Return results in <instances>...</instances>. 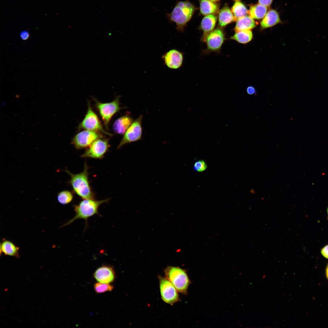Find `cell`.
Instances as JSON below:
<instances>
[{"label": "cell", "mask_w": 328, "mask_h": 328, "mask_svg": "<svg viewBox=\"0 0 328 328\" xmlns=\"http://www.w3.org/2000/svg\"><path fill=\"white\" fill-rule=\"evenodd\" d=\"M88 167L85 162L84 169L80 173L73 174L67 169L65 171L70 176L68 183L71 186L74 193L83 199H94L95 194L88 179Z\"/></svg>", "instance_id": "1"}, {"label": "cell", "mask_w": 328, "mask_h": 328, "mask_svg": "<svg viewBox=\"0 0 328 328\" xmlns=\"http://www.w3.org/2000/svg\"><path fill=\"white\" fill-rule=\"evenodd\" d=\"M109 199L96 200L94 199H84L79 203L74 206L75 215L62 227L70 224L75 220L83 219L87 221L90 217L98 214V209L100 205L108 201Z\"/></svg>", "instance_id": "2"}, {"label": "cell", "mask_w": 328, "mask_h": 328, "mask_svg": "<svg viewBox=\"0 0 328 328\" xmlns=\"http://www.w3.org/2000/svg\"><path fill=\"white\" fill-rule=\"evenodd\" d=\"M195 10L194 6L188 1L178 2L171 13L168 14L170 20L175 23L177 29L182 31L191 18Z\"/></svg>", "instance_id": "3"}, {"label": "cell", "mask_w": 328, "mask_h": 328, "mask_svg": "<svg viewBox=\"0 0 328 328\" xmlns=\"http://www.w3.org/2000/svg\"><path fill=\"white\" fill-rule=\"evenodd\" d=\"M166 277L179 292L186 293L190 281L184 270L178 267L169 266L165 270Z\"/></svg>", "instance_id": "4"}, {"label": "cell", "mask_w": 328, "mask_h": 328, "mask_svg": "<svg viewBox=\"0 0 328 328\" xmlns=\"http://www.w3.org/2000/svg\"><path fill=\"white\" fill-rule=\"evenodd\" d=\"M225 39L223 31L220 28H217L203 35L201 40L205 43L208 52H218Z\"/></svg>", "instance_id": "5"}, {"label": "cell", "mask_w": 328, "mask_h": 328, "mask_svg": "<svg viewBox=\"0 0 328 328\" xmlns=\"http://www.w3.org/2000/svg\"><path fill=\"white\" fill-rule=\"evenodd\" d=\"M109 147L108 139L99 138L88 147L80 157L83 158L102 159L108 151Z\"/></svg>", "instance_id": "6"}, {"label": "cell", "mask_w": 328, "mask_h": 328, "mask_svg": "<svg viewBox=\"0 0 328 328\" xmlns=\"http://www.w3.org/2000/svg\"><path fill=\"white\" fill-rule=\"evenodd\" d=\"M94 101L96 107L107 127L112 116L121 109L120 105L119 97L116 98L109 103H102L95 99Z\"/></svg>", "instance_id": "7"}, {"label": "cell", "mask_w": 328, "mask_h": 328, "mask_svg": "<svg viewBox=\"0 0 328 328\" xmlns=\"http://www.w3.org/2000/svg\"><path fill=\"white\" fill-rule=\"evenodd\" d=\"M142 115H140L133 122L124 134L117 149H119L124 145L135 142L142 138V128L141 126Z\"/></svg>", "instance_id": "8"}, {"label": "cell", "mask_w": 328, "mask_h": 328, "mask_svg": "<svg viewBox=\"0 0 328 328\" xmlns=\"http://www.w3.org/2000/svg\"><path fill=\"white\" fill-rule=\"evenodd\" d=\"M78 128L95 132L100 131L107 135H111V134L104 130L97 115L92 109L89 104H88L87 112L79 125Z\"/></svg>", "instance_id": "9"}, {"label": "cell", "mask_w": 328, "mask_h": 328, "mask_svg": "<svg viewBox=\"0 0 328 328\" xmlns=\"http://www.w3.org/2000/svg\"><path fill=\"white\" fill-rule=\"evenodd\" d=\"M102 138L97 132L86 130L76 134L71 144L77 149H81L89 146L95 141Z\"/></svg>", "instance_id": "10"}, {"label": "cell", "mask_w": 328, "mask_h": 328, "mask_svg": "<svg viewBox=\"0 0 328 328\" xmlns=\"http://www.w3.org/2000/svg\"><path fill=\"white\" fill-rule=\"evenodd\" d=\"M159 279L161 295L163 301L169 304L177 302L179 296L174 285L166 277L160 276Z\"/></svg>", "instance_id": "11"}, {"label": "cell", "mask_w": 328, "mask_h": 328, "mask_svg": "<svg viewBox=\"0 0 328 328\" xmlns=\"http://www.w3.org/2000/svg\"><path fill=\"white\" fill-rule=\"evenodd\" d=\"M165 65L169 68L176 69L182 65L183 57V53L178 50L173 49L166 53L162 56Z\"/></svg>", "instance_id": "12"}, {"label": "cell", "mask_w": 328, "mask_h": 328, "mask_svg": "<svg viewBox=\"0 0 328 328\" xmlns=\"http://www.w3.org/2000/svg\"><path fill=\"white\" fill-rule=\"evenodd\" d=\"M94 277L99 282L109 283L114 281L115 273L112 268L104 265L96 270L94 274Z\"/></svg>", "instance_id": "13"}, {"label": "cell", "mask_w": 328, "mask_h": 328, "mask_svg": "<svg viewBox=\"0 0 328 328\" xmlns=\"http://www.w3.org/2000/svg\"><path fill=\"white\" fill-rule=\"evenodd\" d=\"M133 121V118L130 116L121 117L114 122L113 126V130L117 134H124Z\"/></svg>", "instance_id": "14"}, {"label": "cell", "mask_w": 328, "mask_h": 328, "mask_svg": "<svg viewBox=\"0 0 328 328\" xmlns=\"http://www.w3.org/2000/svg\"><path fill=\"white\" fill-rule=\"evenodd\" d=\"M0 254L19 258V248L11 241L3 239L0 243Z\"/></svg>", "instance_id": "15"}, {"label": "cell", "mask_w": 328, "mask_h": 328, "mask_svg": "<svg viewBox=\"0 0 328 328\" xmlns=\"http://www.w3.org/2000/svg\"><path fill=\"white\" fill-rule=\"evenodd\" d=\"M234 30L237 32L240 31L250 30L256 26L254 19L250 16L246 15L237 20Z\"/></svg>", "instance_id": "16"}, {"label": "cell", "mask_w": 328, "mask_h": 328, "mask_svg": "<svg viewBox=\"0 0 328 328\" xmlns=\"http://www.w3.org/2000/svg\"><path fill=\"white\" fill-rule=\"evenodd\" d=\"M280 22L278 13L276 11L271 10L266 14L261 22V26L262 29H265L273 26Z\"/></svg>", "instance_id": "17"}, {"label": "cell", "mask_w": 328, "mask_h": 328, "mask_svg": "<svg viewBox=\"0 0 328 328\" xmlns=\"http://www.w3.org/2000/svg\"><path fill=\"white\" fill-rule=\"evenodd\" d=\"M235 20L233 13L228 7H224L220 11L218 23L220 27H225Z\"/></svg>", "instance_id": "18"}, {"label": "cell", "mask_w": 328, "mask_h": 328, "mask_svg": "<svg viewBox=\"0 0 328 328\" xmlns=\"http://www.w3.org/2000/svg\"><path fill=\"white\" fill-rule=\"evenodd\" d=\"M217 17L213 14L206 16L202 20L200 28L203 32V35L213 30L217 21Z\"/></svg>", "instance_id": "19"}, {"label": "cell", "mask_w": 328, "mask_h": 328, "mask_svg": "<svg viewBox=\"0 0 328 328\" xmlns=\"http://www.w3.org/2000/svg\"><path fill=\"white\" fill-rule=\"evenodd\" d=\"M253 38L252 32L250 30L236 32L235 34L230 37V39L235 41L239 43L245 44L251 41Z\"/></svg>", "instance_id": "20"}, {"label": "cell", "mask_w": 328, "mask_h": 328, "mask_svg": "<svg viewBox=\"0 0 328 328\" xmlns=\"http://www.w3.org/2000/svg\"><path fill=\"white\" fill-rule=\"evenodd\" d=\"M267 7L259 4L251 6L248 11L250 16L253 19H259L263 18L266 14Z\"/></svg>", "instance_id": "21"}, {"label": "cell", "mask_w": 328, "mask_h": 328, "mask_svg": "<svg viewBox=\"0 0 328 328\" xmlns=\"http://www.w3.org/2000/svg\"><path fill=\"white\" fill-rule=\"evenodd\" d=\"M200 9L202 14L207 15L216 12L218 7L215 4L209 0H201Z\"/></svg>", "instance_id": "22"}, {"label": "cell", "mask_w": 328, "mask_h": 328, "mask_svg": "<svg viewBox=\"0 0 328 328\" xmlns=\"http://www.w3.org/2000/svg\"><path fill=\"white\" fill-rule=\"evenodd\" d=\"M231 10L236 20L246 15L248 13L247 9L244 5L238 1L234 3Z\"/></svg>", "instance_id": "23"}, {"label": "cell", "mask_w": 328, "mask_h": 328, "mask_svg": "<svg viewBox=\"0 0 328 328\" xmlns=\"http://www.w3.org/2000/svg\"><path fill=\"white\" fill-rule=\"evenodd\" d=\"M73 192L67 190H64L59 192L57 199L61 204L66 205L70 203L73 198Z\"/></svg>", "instance_id": "24"}, {"label": "cell", "mask_w": 328, "mask_h": 328, "mask_svg": "<svg viewBox=\"0 0 328 328\" xmlns=\"http://www.w3.org/2000/svg\"><path fill=\"white\" fill-rule=\"evenodd\" d=\"M95 291L97 293H100L106 292L111 291L113 287L109 283H104L98 282L95 283L94 286Z\"/></svg>", "instance_id": "25"}, {"label": "cell", "mask_w": 328, "mask_h": 328, "mask_svg": "<svg viewBox=\"0 0 328 328\" xmlns=\"http://www.w3.org/2000/svg\"><path fill=\"white\" fill-rule=\"evenodd\" d=\"M193 168L197 172H202L206 169L207 165L204 161L199 160L195 163Z\"/></svg>", "instance_id": "26"}, {"label": "cell", "mask_w": 328, "mask_h": 328, "mask_svg": "<svg viewBox=\"0 0 328 328\" xmlns=\"http://www.w3.org/2000/svg\"><path fill=\"white\" fill-rule=\"evenodd\" d=\"M29 33L26 30L22 31L20 34V38L23 40H26L29 37Z\"/></svg>", "instance_id": "27"}, {"label": "cell", "mask_w": 328, "mask_h": 328, "mask_svg": "<svg viewBox=\"0 0 328 328\" xmlns=\"http://www.w3.org/2000/svg\"><path fill=\"white\" fill-rule=\"evenodd\" d=\"M321 253L324 257L328 259V245L325 246L321 249Z\"/></svg>", "instance_id": "28"}, {"label": "cell", "mask_w": 328, "mask_h": 328, "mask_svg": "<svg viewBox=\"0 0 328 328\" xmlns=\"http://www.w3.org/2000/svg\"><path fill=\"white\" fill-rule=\"evenodd\" d=\"M272 0H258L259 4L265 6L270 5Z\"/></svg>", "instance_id": "29"}, {"label": "cell", "mask_w": 328, "mask_h": 328, "mask_svg": "<svg viewBox=\"0 0 328 328\" xmlns=\"http://www.w3.org/2000/svg\"><path fill=\"white\" fill-rule=\"evenodd\" d=\"M247 92L248 94L254 95L256 93V91L255 87L252 86H249L247 88Z\"/></svg>", "instance_id": "30"}, {"label": "cell", "mask_w": 328, "mask_h": 328, "mask_svg": "<svg viewBox=\"0 0 328 328\" xmlns=\"http://www.w3.org/2000/svg\"><path fill=\"white\" fill-rule=\"evenodd\" d=\"M326 275L327 278L328 279V265L326 269Z\"/></svg>", "instance_id": "31"}, {"label": "cell", "mask_w": 328, "mask_h": 328, "mask_svg": "<svg viewBox=\"0 0 328 328\" xmlns=\"http://www.w3.org/2000/svg\"><path fill=\"white\" fill-rule=\"evenodd\" d=\"M209 0L211 1L212 2H215V1H217L218 0Z\"/></svg>", "instance_id": "32"}, {"label": "cell", "mask_w": 328, "mask_h": 328, "mask_svg": "<svg viewBox=\"0 0 328 328\" xmlns=\"http://www.w3.org/2000/svg\"><path fill=\"white\" fill-rule=\"evenodd\" d=\"M327 212H328V210H327Z\"/></svg>", "instance_id": "33"}, {"label": "cell", "mask_w": 328, "mask_h": 328, "mask_svg": "<svg viewBox=\"0 0 328 328\" xmlns=\"http://www.w3.org/2000/svg\"></svg>", "instance_id": "34"}]
</instances>
